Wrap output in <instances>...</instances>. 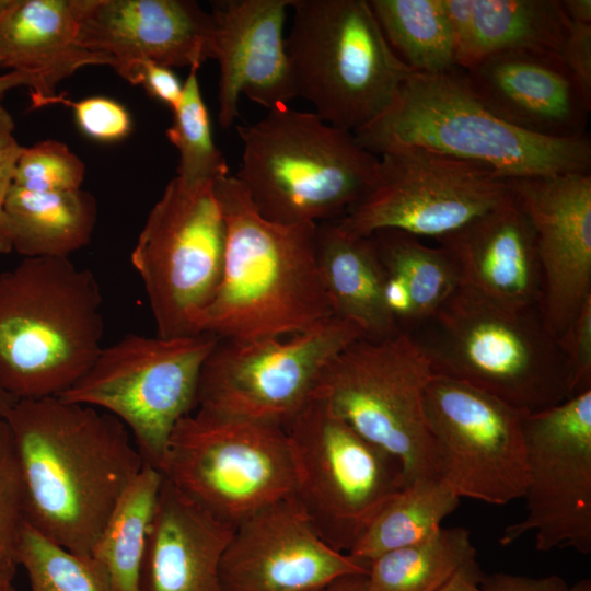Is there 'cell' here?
<instances>
[{
  "label": "cell",
  "instance_id": "obj_8",
  "mask_svg": "<svg viewBox=\"0 0 591 591\" xmlns=\"http://www.w3.org/2000/svg\"><path fill=\"white\" fill-rule=\"evenodd\" d=\"M433 375L429 359L407 333L363 336L325 366L312 397L323 399L354 430L394 456L407 485L439 477L422 408Z\"/></svg>",
  "mask_w": 591,
  "mask_h": 591
},
{
  "label": "cell",
  "instance_id": "obj_25",
  "mask_svg": "<svg viewBox=\"0 0 591 591\" xmlns=\"http://www.w3.org/2000/svg\"><path fill=\"white\" fill-rule=\"evenodd\" d=\"M456 65L507 50L560 53L571 22L560 0H443Z\"/></svg>",
  "mask_w": 591,
  "mask_h": 591
},
{
  "label": "cell",
  "instance_id": "obj_31",
  "mask_svg": "<svg viewBox=\"0 0 591 591\" xmlns=\"http://www.w3.org/2000/svg\"><path fill=\"white\" fill-rule=\"evenodd\" d=\"M475 558L467 529L441 526L421 542L371 559L366 591H437L461 566Z\"/></svg>",
  "mask_w": 591,
  "mask_h": 591
},
{
  "label": "cell",
  "instance_id": "obj_35",
  "mask_svg": "<svg viewBox=\"0 0 591 591\" xmlns=\"http://www.w3.org/2000/svg\"><path fill=\"white\" fill-rule=\"evenodd\" d=\"M84 176L83 161L66 143L49 139L23 147L13 185L34 192H71L81 189Z\"/></svg>",
  "mask_w": 591,
  "mask_h": 591
},
{
  "label": "cell",
  "instance_id": "obj_4",
  "mask_svg": "<svg viewBox=\"0 0 591 591\" xmlns=\"http://www.w3.org/2000/svg\"><path fill=\"white\" fill-rule=\"evenodd\" d=\"M103 297L69 258L27 257L0 274V386L15 401L60 396L103 348Z\"/></svg>",
  "mask_w": 591,
  "mask_h": 591
},
{
  "label": "cell",
  "instance_id": "obj_48",
  "mask_svg": "<svg viewBox=\"0 0 591 591\" xmlns=\"http://www.w3.org/2000/svg\"><path fill=\"white\" fill-rule=\"evenodd\" d=\"M16 0H0V25L15 5Z\"/></svg>",
  "mask_w": 591,
  "mask_h": 591
},
{
  "label": "cell",
  "instance_id": "obj_5",
  "mask_svg": "<svg viewBox=\"0 0 591 591\" xmlns=\"http://www.w3.org/2000/svg\"><path fill=\"white\" fill-rule=\"evenodd\" d=\"M434 374L484 390L535 413L575 395L557 337L540 308H510L459 288L407 333Z\"/></svg>",
  "mask_w": 591,
  "mask_h": 591
},
{
  "label": "cell",
  "instance_id": "obj_30",
  "mask_svg": "<svg viewBox=\"0 0 591 591\" xmlns=\"http://www.w3.org/2000/svg\"><path fill=\"white\" fill-rule=\"evenodd\" d=\"M393 51L414 72L459 68L443 0H368Z\"/></svg>",
  "mask_w": 591,
  "mask_h": 591
},
{
  "label": "cell",
  "instance_id": "obj_44",
  "mask_svg": "<svg viewBox=\"0 0 591 591\" xmlns=\"http://www.w3.org/2000/svg\"><path fill=\"white\" fill-rule=\"evenodd\" d=\"M366 575H345L315 591H366Z\"/></svg>",
  "mask_w": 591,
  "mask_h": 591
},
{
  "label": "cell",
  "instance_id": "obj_46",
  "mask_svg": "<svg viewBox=\"0 0 591 591\" xmlns=\"http://www.w3.org/2000/svg\"><path fill=\"white\" fill-rule=\"evenodd\" d=\"M22 85L27 86L30 90H32L34 85L33 79L23 72L14 70H11L4 74H0V100L11 89Z\"/></svg>",
  "mask_w": 591,
  "mask_h": 591
},
{
  "label": "cell",
  "instance_id": "obj_6",
  "mask_svg": "<svg viewBox=\"0 0 591 591\" xmlns=\"http://www.w3.org/2000/svg\"><path fill=\"white\" fill-rule=\"evenodd\" d=\"M241 164L234 176L256 210L282 224L340 219L372 186L379 157L351 131L288 105L237 126Z\"/></svg>",
  "mask_w": 591,
  "mask_h": 591
},
{
  "label": "cell",
  "instance_id": "obj_2",
  "mask_svg": "<svg viewBox=\"0 0 591 591\" xmlns=\"http://www.w3.org/2000/svg\"><path fill=\"white\" fill-rule=\"evenodd\" d=\"M215 190L227 225L224 260L197 333L232 341L282 338L332 317L316 256L317 224L267 220L231 175L215 182Z\"/></svg>",
  "mask_w": 591,
  "mask_h": 591
},
{
  "label": "cell",
  "instance_id": "obj_12",
  "mask_svg": "<svg viewBox=\"0 0 591 591\" xmlns=\"http://www.w3.org/2000/svg\"><path fill=\"white\" fill-rule=\"evenodd\" d=\"M227 225L215 183L177 176L150 210L130 260L140 276L157 335L198 334L199 315L221 280Z\"/></svg>",
  "mask_w": 591,
  "mask_h": 591
},
{
  "label": "cell",
  "instance_id": "obj_45",
  "mask_svg": "<svg viewBox=\"0 0 591 591\" xmlns=\"http://www.w3.org/2000/svg\"><path fill=\"white\" fill-rule=\"evenodd\" d=\"M570 22L591 23V0H560Z\"/></svg>",
  "mask_w": 591,
  "mask_h": 591
},
{
  "label": "cell",
  "instance_id": "obj_41",
  "mask_svg": "<svg viewBox=\"0 0 591 591\" xmlns=\"http://www.w3.org/2000/svg\"><path fill=\"white\" fill-rule=\"evenodd\" d=\"M134 85H142L149 95L173 112L181 102L184 82L172 68L153 61H143L136 71Z\"/></svg>",
  "mask_w": 591,
  "mask_h": 591
},
{
  "label": "cell",
  "instance_id": "obj_21",
  "mask_svg": "<svg viewBox=\"0 0 591 591\" xmlns=\"http://www.w3.org/2000/svg\"><path fill=\"white\" fill-rule=\"evenodd\" d=\"M478 100L505 123L532 135H587L591 100L555 53L507 50L464 70Z\"/></svg>",
  "mask_w": 591,
  "mask_h": 591
},
{
  "label": "cell",
  "instance_id": "obj_11",
  "mask_svg": "<svg viewBox=\"0 0 591 591\" xmlns=\"http://www.w3.org/2000/svg\"><path fill=\"white\" fill-rule=\"evenodd\" d=\"M128 334L103 347L60 398L104 410L131 433L144 464L159 470L176 424L196 407L201 367L218 341Z\"/></svg>",
  "mask_w": 591,
  "mask_h": 591
},
{
  "label": "cell",
  "instance_id": "obj_28",
  "mask_svg": "<svg viewBox=\"0 0 591 591\" xmlns=\"http://www.w3.org/2000/svg\"><path fill=\"white\" fill-rule=\"evenodd\" d=\"M163 476L144 464L106 521L91 556L105 569L114 591H139L141 563Z\"/></svg>",
  "mask_w": 591,
  "mask_h": 591
},
{
  "label": "cell",
  "instance_id": "obj_34",
  "mask_svg": "<svg viewBox=\"0 0 591 591\" xmlns=\"http://www.w3.org/2000/svg\"><path fill=\"white\" fill-rule=\"evenodd\" d=\"M32 591H114L107 572L92 556L79 555L50 541L27 522L16 552Z\"/></svg>",
  "mask_w": 591,
  "mask_h": 591
},
{
  "label": "cell",
  "instance_id": "obj_27",
  "mask_svg": "<svg viewBox=\"0 0 591 591\" xmlns=\"http://www.w3.org/2000/svg\"><path fill=\"white\" fill-rule=\"evenodd\" d=\"M4 213L12 251L24 258H68L90 243L97 207L82 188L34 192L12 185Z\"/></svg>",
  "mask_w": 591,
  "mask_h": 591
},
{
  "label": "cell",
  "instance_id": "obj_17",
  "mask_svg": "<svg viewBox=\"0 0 591 591\" xmlns=\"http://www.w3.org/2000/svg\"><path fill=\"white\" fill-rule=\"evenodd\" d=\"M368 567L328 545L291 495L234 528L220 581L222 591H315Z\"/></svg>",
  "mask_w": 591,
  "mask_h": 591
},
{
  "label": "cell",
  "instance_id": "obj_18",
  "mask_svg": "<svg viewBox=\"0 0 591 591\" xmlns=\"http://www.w3.org/2000/svg\"><path fill=\"white\" fill-rule=\"evenodd\" d=\"M536 239L540 310L558 337L591 297V173L508 179Z\"/></svg>",
  "mask_w": 591,
  "mask_h": 591
},
{
  "label": "cell",
  "instance_id": "obj_20",
  "mask_svg": "<svg viewBox=\"0 0 591 591\" xmlns=\"http://www.w3.org/2000/svg\"><path fill=\"white\" fill-rule=\"evenodd\" d=\"M291 0H221L211 10L219 65L218 121L229 129L245 95L268 111L297 97L283 36Z\"/></svg>",
  "mask_w": 591,
  "mask_h": 591
},
{
  "label": "cell",
  "instance_id": "obj_22",
  "mask_svg": "<svg viewBox=\"0 0 591 591\" xmlns=\"http://www.w3.org/2000/svg\"><path fill=\"white\" fill-rule=\"evenodd\" d=\"M454 259L460 287L510 308H540L542 271L533 227L512 196L437 240Z\"/></svg>",
  "mask_w": 591,
  "mask_h": 591
},
{
  "label": "cell",
  "instance_id": "obj_15",
  "mask_svg": "<svg viewBox=\"0 0 591 591\" xmlns=\"http://www.w3.org/2000/svg\"><path fill=\"white\" fill-rule=\"evenodd\" d=\"M422 408L438 475L460 498L506 505L528 484L526 413L468 383L434 374Z\"/></svg>",
  "mask_w": 591,
  "mask_h": 591
},
{
  "label": "cell",
  "instance_id": "obj_23",
  "mask_svg": "<svg viewBox=\"0 0 591 591\" xmlns=\"http://www.w3.org/2000/svg\"><path fill=\"white\" fill-rule=\"evenodd\" d=\"M233 531L163 477L139 591H222L220 564Z\"/></svg>",
  "mask_w": 591,
  "mask_h": 591
},
{
  "label": "cell",
  "instance_id": "obj_47",
  "mask_svg": "<svg viewBox=\"0 0 591 591\" xmlns=\"http://www.w3.org/2000/svg\"><path fill=\"white\" fill-rule=\"evenodd\" d=\"M16 401L0 386V418L5 419Z\"/></svg>",
  "mask_w": 591,
  "mask_h": 591
},
{
  "label": "cell",
  "instance_id": "obj_29",
  "mask_svg": "<svg viewBox=\"0 0 591 591\" xmlns=\"http://www.w3.org/2000/svg\"><path fill=\"white\" fill-rule=\"evenodd\" d=\"M460 499L439 477L416 479L383 506L348 553L370 561L385 552L421 542L441 528Z\"/></svg>",
  "mask_w": 591,
  "mask_h": 591
},
{
  "label": "cell",
  "instance_id": "obj_49",
  "mask_svg": "<svg viewBox=\"0 0 591 591\" xmlns=\"http://www.w3.org/2000/svg\"><path fill=\"white\" fill-rule=\"evenodd\" d=\"M566 591H591V580L587 578L581 579L575 584L568 586Z\"/></svg>",
  "mask_w": 591,
  "mask_h": 591
},
{
  "label": "cell",
  "instance_id": "obj_51",
  "mask_svg": "<svg viewBox=\"0 0 591 591\" xmlns=\"http://www.w3.org/2000/svg\"><path fill=\"white\" fill-rule=\"evenodd\" d=\"M9 591H18V590H16V589L13 587V584H12V586L10 587Z\"/></svg>",
  "mask_w": 591,
  "mask_h": 591
},
{
  "label": "cell",
  "instance_id": "obj_40",
  "mask_svg": "<svg viewBox=\"0 0 591 591\" xmlns=\"http://www.w3.org/2000/svg\"><path fill=\"white\" fill-rule=\"evenodd\" d=\"M559 56L584 95L591 100V23L571 22Z\"/></svg>",
  "mask_w": 591,
  "mask_h": 591
},
{
  "label": "cell",
  "instance_id": "obj_3",
  "mask_svg": "<svg viewBox=\"0 0 591 591\" xmlns=\"http://www.w3.org/2000/svg\"><path fill=\"white\" fill-rule=\"evenodd\" d=\"M375 155L421 149L477 164L506 179L590 173V137L553 139L522 131L474 94L464 70L410 74L389 107L352 132Z\"/></svg>",
  "mask_w": 591,
  "mask_h": 591
},
{
  "label": "cell",
  "instance_id": "obj_10",
  "mask_svg": "<svg viewBox=\"0 0 591 591\" xmlns=\"http://www.w3.org/2000/svg\"><path fill=\"white\" fill-rule=\"evenodd\" d=\"M292 497L320 536L348 553L404 486L399 462L312 399L285 427Z\"/></svg>",
  "mask_w": 591,
  "mask_h": 591
},
{
  "label": "cell",
  "instance_id": "obj_42",
  "mask_svg": "<svg viewBox=\"0 0 591 591\" xmlns=\"http://www.w3.org/2000/svg\"><path fill=\"white\" fill-rule=\"evenodd\" d=\"M484 591H566L568 586L559 576L529 577L497 572L484 575Z\"/></svg>",
  "mask_w": 591,
  "mask_h": 591
},
{
  "label": "cell",
  "instance_id": "obj_50",
  "mask_svg": "<svg viewBox=\"0 0 591 591\" xmlns=\"http://www.w3.org/2000/svg\"><path fill=\"white\" fill-rule=\"evenodd\" d=\"M12 580V577L0 575V591H9Z\"/></svg>",
  "mask_w": 591,
  "mask_h": 591
},
{
  "label": "cell",
  "instance_id": "obj_13",
  "mask_svg": "<svg viewBox=\"0 0 591 591\" xmlns=\"http://www.w3.org/2000/svg\"><path fill=\"white\" fill-rule=\"evenodd\" d=\"M363 336L356 323L332 316L289 337L218 339L200 370L195 409L286 427L312 399L325 366Z\"/></svg>",
  "mask_w": 591,
  "mask_h": 591
},
{
  "label": "cell",
  "instance_id": "obj_9",
  "mask_svg": "<svg viewBox=\"0 0 591 591\" xmlns=\"http://www.w3.org/2000/svg\"><path fill=\"white\" fill-rule=\"evenodd\" d=\"M159 471L233 528L292 495L286 429L269 421L195 409L174 427Z\"/></svg>",
  "mask_w": 591,
  "mask_h": 591
},
{
  "label": "cell",
  "instance_id": "obj_39",
  "mask_svg": "<svg viewBox=\"0 0 591 591\" xmlns=\"http://www.w3.org/2000/svg\"><path fill=\"white\" fill-rule=\"evenodd\" d=\"M14 136V121L10 113L0 104V254L12 251L9 237L4 205L13 185L15 166L22 152Z\"/></svg>",
  "mask_w": 591,
  "mask_h": 591
},
{
  "label": "cell",
  "instance_id": "obj_37",
  "mask_svg": "<svg viewBox=\"0 0 591 591\" xmlns=\"http://www.w3.org/2000/svg\"><path fill=\"white\" fill-rule=\"evenodd\" d=\"M61 104L72 109L80 130L91 139L101 142H116L126 138L132 128L127 108L109 97L91 96L72 101L66 94L31 101V108Z\"/></svg>",
  "mask_w": 591,
  "mask_h": 591
},
{
  "label": "cell",
  "instance_id": "obj_1",
  "mask_svg": "<svg viewBox=\"0 0 591 591\" xmlns=\"http://www.w3.org/2000/svg\"><path fill=\"white\" fill-rule=\"evenodd\" d=\"M22 474L26 522L79 555L92 549L144 465L113 415L58 396L20 399L5 417Z\"/></svg>",
  "mask_w": 591,
  "mask_h": 591
},
{
  "label": "cell",
  "instance_id": "obj_32",
  "mask_svg": "<svg viewBox=\"0 0 591 591\" xmlns=\"http://www.w3.org/2000/svg\"><path fill=\"white\" fill-rule=\"evenodd\" d=\"M371 236L385 271L401 278L408 289L413 306L409 333L459 289L457 266L443 246L427 245L416 235L383 230Z\"/></svg>",
  "mask_w": 591,
  "mask_h": 591
},
{
  "label": "cell",
  "instance_id": "obj_19",
  "mask_svg": "<svg viewBox=\"0 0 591 591\" xmlns=\"http://www.w3.org/2000/svg\"><path fill=\"white\" fill-rule=\"evenodd\" d=\"M213 20L192 0H89L77 43L114 60L130 84L143 61L199 69L211 59Z\"/></svg>",
  "mask_w": 591,
  "mask_h": 591
},
{
  "label": "cell",
  "instance_id": "obj_36",
  "mask_svg": "<svg viewBox=\"0 0 591 591\" xmlns=\"http://www.w3.org/2000/svg\"><path fill=\"white\" fill-rule=\"evenodd\" d=\"M25 519L20 464L5 419L0 418V575L14 578L16 552Z\"/></svg>",
  "mask_w": 591,
  "mask_h": 591
},
{
  "label": "cell",
  "instance_id": "obj_16",
  "mask_svg": "<svg viewBox=\"0 0 591 591\" xmlns=\"http://www.w3.org/2000/svg\"><path fill=\"white\" fill-rule=\"evenodd\" d=\"M526 515L503 530L501 546L529 532L540 552L591 553V390L525 414Z\"/></svg>",
  "mask_w": 591,
  "mask_h": 591
},
{
  "label": "cell",
  "instance_id": "obj_33",
  "mask_svg": "<svg viewBox=\"0 0 591 591\" xmlns=\"http://www.w3.org/2000/svg\"><path fill=\"white\" fill-rule=\"evenodd\" d=\"M198 69H189L178 106L166 137L178 151L176 176L188 185L215 183L230 175L228 162L217 147L209 112L198 81Z\"/></svg>",
  "mask_w": 591,
  "mask_h": 591
},
{
  "label": "cell",
  "instance_id": "obj_24",
  "mask_svg": "<svg viewBox=\"0 0 591 591\" xmlns=\"http://www.w3.org/2000/svg\"><path fill=\"white\" fill-rule=\"evenodd\" d=\"M89 0H16L0 25V67L33 79L31 101L56 94V86L85 66H109L102 53L80 47L77 36Z\"/></svg>",
  "mask_w": 591,
  "mask_h": 591
},
{
  "label": "cell",
  "instance_id": "obj_14",
  "mask_svg": "<svg viewBox=\"0 0 591 591\" xmlns=\"http://www.w3.org/2000/svg\"><path fill=\"white\" fill-rule=\"evenodd\" d=\"M378 157L370 189L335 220L355 235L395 230L439 240L511 196L508 179L477 164L414 148Z\"/></svg>",
  "mask_w": 591,
  "mask_h": 591
},
{
  "label": "cell",
  "instance_id": "obj_43",
  "mask_svg": "<svg viewBox=\"0 0 591 591\" xmlns=\"http://www.w3.org/2000/svg\"><path fill=\"white\" fill-rule=\"evenodd\" d=\"M483 576L475 558L461 566L437 591H484Z\"/></svg>",
  "mask_w": 591,
  "mask_h": 591
},
{
  "label": "cell",
  "instance_id": "obj_7",
  "mask_svg": "<svg viewBox=\"0 0 591 591\" xmlns=\"http://www.w3.org/2000/svg\"><path fill=\"white\" fill-rule=\"evenodd\" d=\"M286 37L297 97L355 132L381 115L414 72L387 43L368 0H291Z\"/></svg>",
  "mask_w": 591,
  "mask_h": 591
},
{
  "label": "cell",
  "instance_id": "obj_38",
  "mask_svg": "<svg viewBox=\"0 0 591 591\" xmlns=\"http://www.w3.org/2000/svg\"><path fill=\"white\" fill-rule=\"evenodd\" d=\"M557 343L571 373L573 393L591 390V297L557 337Z\"/></svg>",
  "mask_w": 591,
  "mask_h": 591
},
{
  "label": "cell",
  "instance_id": "obj_26",
  "mask_svg": "<svg viewBox=\"0 0 591 591\" xmlns=\"http://www.w3.org/2000/svg\"><path fill=\"white\" fill-rule=\"evenodd\" d=\"M316 256L333 316L356 323L370 338L402 332L383 300L386 273L371 235L351 234L336 221L318 223Z\"/></svg>",
  "mask_w": 591,
  "mask_h": 591
}]
</instances>
